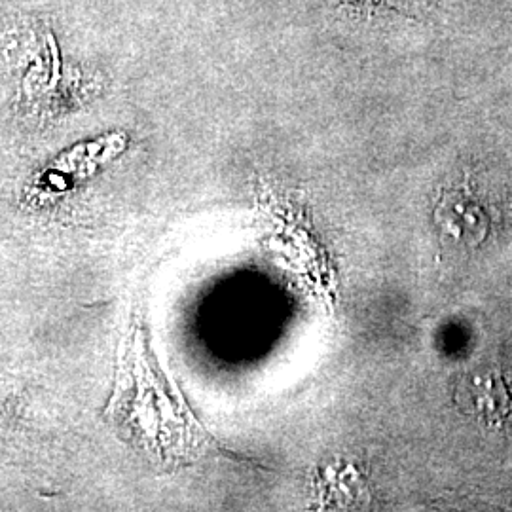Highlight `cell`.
Segmentation results:
<instances>
[{
	"instance_id": "1",
	"label": "cell",
	"mask_w": 512,
	"mask_h": 512,
	"mask_svg": "<svg viewBox=\"0 0 512 512\" xmlns=\"http://www.w3.org/2000/svg\"><path fill=\"white\" fill-rule=\"evenodd\" d=\"M471 389L476 391V403H473V408L478 412V416L488 420L505 416L507 395L505 389L501 387V382L495 380L492 374H486L480 380H473Z\"/></svg>"
},
{
	"instance_id": "2",
	"label": "cell",
	"mask_w": 512,
	"mask_h": 512,
	"mask_svg": "<svg viewBox=\"0 0 512 512\" xmlns=\"http://www.w3.org/2000/svg\"><path fill=\"white\" fill-rule=\"evenodd\" d=\"M368 4H384L385 0H365Z\"/></svg>"
}]
</instances>
